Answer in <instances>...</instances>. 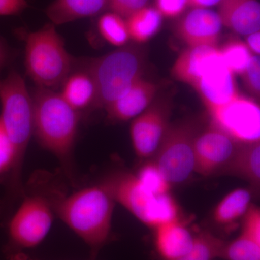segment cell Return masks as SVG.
Returning <instances> with one entry per match:
<instances>
[{"label":"cell","mask_w":260,"mask_h":260,"mask_svg":"<svg viewBox=\"0 0 260 260\" xmlns=\"http://www.w3.org/2000/svg\"><path fill=\"white\" fill-rule=\"evenodd\" d=\"M244 86L249 93L256 97L260 94V61L259 56L253 55L250 63L242 75Z\"/></svg>","instance_id":"cell-29"},{"label":"cell","mask_w":260,"mask_h":260,"mask_svg":"<svg viewBox=\"0 0 260 260\" xmlns=\"http://www.w3.org/2000/svg\"><path fill=\"white\" fill-rule=\"evenodd\" d=\"M31 97L34 135L42 148L59 160L67 175L73 179V151L81 113L55 90L37 86Z\"/></svg>","instance_id":"cell-1"},{"label":"cell","mask_w":260,"mask_h":260,"mask_svg":"<svg viewBox=\"0 0 260 260\" xmlns=\"http://www.w3.org/2000/svg\"><path fill=\"white\" fill-rule=\"evenodd\" d=\"M220 0H188L189 6L193 8H208L218 5Z\"/></svg>","instance_id":"cell-35"},{"label":"cell","mask_w":260,"mask_h":260,"mask_svg":"<svg viewBox=\"0 0 260 260\" xmlns=\"http://www.w3.org/2000/svg\"><path fill=\"white\" fill-rule=\"evenodd\" d=\"M54 213L97 252L112 231L116 202L101 184L84 187L70 195L52 191Z\"/></svg>","instance_id":"cell-2"},{"label":"cell","mask_w":260,"mask_h":260,"mask_svg":"<svg viewBox=\"0 0 260 260\" xmlns=\"http://www.w3.org/2000/svg\"><path fill=\"white\" fill-rule=\"evenodd\" d=\"M191 87L199 94L208 110L239 95L235 75L224 63L219 49L207 61Z\"/></svg>","instance_id":"cell-12"},{"label":"cell","mask_w":260,"mask_h":260,"mask_svg":"<svg viewBox=\"0 0 260 260\" xmlns=\"http://www.w3.org/2000/svg\"><path fill=\"white\" fill-rule=\"evenodd\" d=\"M135 175L141 184L153 194L160 195L170 193L172 186L164 177L153 159L145 162Z\"/></svg>","instance_id":"cell-27"},{"label":"cell","mask_w":260,"mask_h":260,"mask_svg":"<svg viewBox=\"0 0 260 260\" xmlns=\"http://www.w3.org/2000/svg\"><path fill=\"white\" fill-rule=\"evenodd\" d=\"M218 51V47H188L179 54L171 73L175 79L192 86L207 61Z\"/></svg>","instance_id":"cell-20"},{"label":"cell","mask_w":260,"mask_h":260,"mask_svg":"<svg viewBox=\"0 0 260 260\" xmlns=\"http://www.w3.org/2000/svg\"><path fill=\"white\" fill-rule=\"evenodd\" d=\"M246 44L251 52L254 53L255 55H259L260 52V32L259 31L253 32L246 36Z\"/></svg>","instance_id":"cell-33"},{"label":"cell","mask_w":260,"mask_h":260,"mask_svg":"<svg viewBox=\"0 0 260 260\" xmlns=\"http://www.w3.org/2000/svg\"><path fill=\"white\" fill-rule=\"evenodd\" d=\"M11 59V52L5 42L0 39V70L3 69Z\"/></svg>","instance_id":"cell-34"},{"label":"cell","mask_w":260,"mask_h":260,"mask_svg":"<svg viewBox=\"0 0 260 260\" xmlns=\"http://www.w3.org/2000/svg\"><path fill=\"white\" fill-rule=\"evenodd\" d=\"M157 251L164 260H173L190 250L194 242L193 236L179 220L162 224L155 229Z\"/></svg>","instance_id":"cell-17"},{"label":"cell","mask_w":260,"mask_h":260,"mask_svg":"<svg viewBox=\"0 0 260 260\" xmlns=\"http://www.w3.org/2000/svg\"><path fill=\"white\" fill-rule=\"evenodd\" d=\"M28 7L26 0H0V16L20 14Z\"/></svg>","instance_id":"cell-32"},{"label":"cell","mask_w":260,"mask_h":260,"mask_svg":"<svg viewBox=\"0 0 260 260\" xmlns=\"http://www.w3.org/2000/svg\"><path fill=\"white\" fill-rule=\"evenodd\" d=\"M34 191L24 197L8 225L10 244L18 249H30L47 237L54 221L52 189Z\"/></svg>","instance_id":"cell-7"},{"label":"cell","mask_w":260,"mask_h":260,"mask_svg":"<svg viewBox=\"0 0 260 260\" xmlns=\"http://www.w3.org/2000/svg\"><path fill=\"white\" fill-rule=\"evenodd\" d=\"M240 143L211 123L195 137L194 172L204 177L222 174Z\"/></svg>","instance_id":"cell-9"},{"label":"cell","mask_w":260,"mask_h":260,"mask_svg":"<svg viewBox=\"0 0 260 260\" xmlns=\"http://www.w3.org/2000/svg\"><path fill=\"white\" fill-rule=\"evenodd\" d=\"M235 176L247 181L257 192L260 186V141L241 142L232 160L222 174Z\"/></svg>","instance_id":"cell-18"},{"label":"cell","mask_w":260,"mask_h":260,"mask_svg":"<svg viewBox=\"0 0 260 260\" xmlns=\"http://www.w3.org/2000/svg\"><path fill=\"white\" fill-rule=\"evenodd\" d=\"M158 90L157 84L140 78L104 109L108 119L115 122L134 119L152 104Z\"/></svg>","instance_id":"cell-14"},{"label":"cell","mask_w":260,"mask_h":260,"mask_svg":"<svg viewBox=\"0 0 260 260\" xmlns=\"http://www.w3.org/2000/svg\"><path fill=\"white\" fill-rule=\"evenodd\" d=\"M189 6L188 0H156V9L162 17L177 18Z\"/></svg>","instance_id":"cell-31"},{"label":"cell","mask_w":260,"mask_h":260,"mask_svg":"<svg viewBox=\"0 0 260 260\" xmlns=\"http://www.w3.org/2000/svg\"><path fill=\"white\" fill-rule=\"evenodd\" d=\"M170 112L166 103H155L133 119L130 136L138 158L150 160L155 156L170 126Z\"/></svg>","instance_id":"cell-11"},{"label":"cell","mask_w":260,"mask_h":260,"mask_svg":"<svg viewBox=\"0 0 260 260\" xmlns=\"http://www.w3.org/2000/svg\"><path fill=\"white\" fill-rule=\"evenodd\" d=\"M217 12L224 26L243 36L259 31L260 5L256 0H220Z\"/></svg>","instance_id":"cell-16"},{"label":"cell","mask_w":260,"mask_h":260,"mask_svg":"<svg viewBox=\"0 0 260 260\" xmlns=\"http://www.w3.org/2000/svg\"><path fill=\"white\" fill-rule=\"evenodd\" d=\"M25 39V66L27 74L38 87L56 90L76 64L65 49L64 41L55 25L47 23L34 32H20Z\"/></svg>","instance_id":"cell-4"},{"label":"cell","mask_w":260,"mask_h":260,"mask_svg":"<svg viewBox=\"0 0 260 260\" xmlns=\"http://www.w3.org/2000/svg\"><path fill=\"white\" fill-rule=\"evenodd\" d=\"M218 49L224 63L234 75H242L254 55L246 43L238 39L227 41Z\"/></svg>","instance_id":"cell-24"},{"label":"cell","mask_w":260,"mask_h":260,"mask_svg":"<svg viewBox=\"0 0 260 260\" xmlns=\"http://www.w3.org/2000/svg\"><path fill=\"white\" fill-rule=\"evenodd\" d=\"M77 60L74 68L61 86L63 99L73 109L82 113L87 109H95L97 100V88L93 75L86 62Z\"/></svg>","instance_id":"cell-15"},{"label":"cell","mask_w":260,"mask_h":260,"mask_svg":"<svg viewBox=\"0 0 260 260\" xmlns=\"http://www.w3.org/2000/svg\"><path fill=\"white\" fill-rule=\"evenodd\" d=\"M252 191L239 188L228 194L213 212L215 223L222 225H229L243 218L251 205Z\"/></svg>","instance_id":"cell-21"},{"label":"cell","mask_w":260,"mask_h":260,"mask_svg":"<svg viewBox=\"0 0 260 260\" xmlns=\"http://www.w3.org/2000/svg\"><path fill=\"white\" fill-rule=\"evenodd\" d=\"M225 244L222 239L209 232H201L194 236V244L190 250L173 260H213L220 257Z\"/></svg>","instance_id":"cell-26"},{"label":"cell","mask_w":260,"mask_h":260,"mask_svg":"<svg viewBox=\"0 0 260 260\" xmlns=\"http://www.w3.org/2000/svg\"><path fill=\"white\" fill-rule=\"evenodd\" d=\"M116 203L122 205L147 226L156 229L179 220V208L171 193L156 195L148 191L135 174L118 171L100 183Z\"/></svg>","instance_id":"cell-5"},{"label":"cell","mask_w":260,"mask_h":260,"mask_svg":"<svg viewBox=\"0 0 260 260\" xmlns=\"http://www.w3.org/2000/svg\"><path fill=\"white\" fill-rule=\"evenodd\" d=\"M220 257L225 260H260V240L242 231L237 239L224 244Z\"/></svg>","instance_id":"cell-23"},{"label":"cell","mask_w":260,"mask_h":260,"mask_svg":"<svg viewBox=\"0 0 260 260\" xmlns=\"http://www.w3.org/2000/svg\"><path fill=\"white\" fill-rule=\"evenodd\" d=\"M223 24L216 12L193 8L177 24V34L188 47H218Z\"/></svg>","instance_id":"cell-13"},{"label":"cell","mask_w":260,"mask_h":260,"mask_svg":"<svg viewBox=\"0 0 260 260\" xmlns=\"http://www.w3.org/2000/svg\"><path fill=\"white\" fill-rule=\"evenodd\" d=\"M0 121L16 153L14 172L10 177V188L13 194H20L23 193L21 174L24 157L34 135V108L25 80L15 70H11L5 78H0Z\"/></svg>","instance_id":"cell-3"},{"label":"cell","mask_w":260,"mask_h":260,"mask_svg":"<svg viewBox=\"0 0 260 260\" xmlns=\"http://www.w3.org/2000/svg\"><path fill=\"white\" fill-rule=\"evenodd\" d=\"M109 0H54L46 10L54 25L95 16L108 8Z\"/></svg>","instance_id":"cell-19"},{"label":"cell","mask_w":260,"mask_h":260,"mask_svg":"<svg viewBox=\"0 0 260 260\" xmlns=\"http://www.w3.org/2000/svg\"><path fill=\"white\" fill-rule=\"evenodd\" d=\"M148 0H109L108 8L112 13L126 19L146 7Z\"/></svg>","instance_id":"cell-30"},{"label":"cell","mask_w":260,"mask_h":260,"mask_svg":"<svg viewBox=\"0 0 260 260\" xmlns=\"http://www.w3.org/2000/svg\"><path fill=\"white\" fill-rule=\"evenodd\" d=\"M197 133L189 123L169 126L153 158L171 185L181 184L194 172V143Z\"/></svg>","instance_id":"cell-8"},{"label":"cell","mask_w":260,"mask_h":260,"mask_svg":"<svg viewBox=\"0 0 260 260\" xmlns=\"http://www.w3.org/2000/svg\"><path fill=\"white\" fill-rule=\"evenodd\" d=\"M162 16L158 10L145 7L126 19L129 38L138 44L148 42L161 28Z\"/></svg>","instance_id":"cell-22"},{"label":"cell","mask_w":260,"mask_h":260,"mask_svg":"<svg viewBox=\"0 0 260 260\" xmlns=\"http://www.w3.org/2000/svg\"><path fill=\"white\" fill-rule=\"evenodd\" d=\"M16 153L14 145L0 121V177L10 176L14 172Z\"/></svg>","instance_id":"cell-28"},{"label":"cell","mask_w":260,"mask_h":260,"mask_svg":"<svg viewBox=\"0 0 260 260\" xmlns=\"http://www.w3.org/2000/svg\"><path fill=\"white\" fill-rule=\"evenodd\" d=\"M95 80V109H105L142 78L143 59L135 47H124L96 59L85 61Z\"/></svg>","instance_id":"cell-6"},{"label":"cell","mask_w":260,"mask_h":260,"mask_svg":"<svg viewBox=\"0 0 260 260\" xmlns=\"http://www.w3.org/2000/svg\"><path fill=\"white\" fill-rule=\"evenodd\" d=\"M98 28L102 37L115 47H124L130 40L126 19L112 12L105 13L99 18Z\"/></svg>","instance_id":"cell-25"},{"label":"cell","mask_w":260,"mask_h":260,"mask_svg":"<svg viewBox=\"0 0 260 260\" xmlns=\"http://www.w3.org/2000/svg\"><path fill=\"white\" fill-rule=\"evenodd\" d=\"M212 122L239 142L259 140V106L240 94L223 105L208 109Z\"/></svg>","instance_id":"cell-10"}]
</instances>
